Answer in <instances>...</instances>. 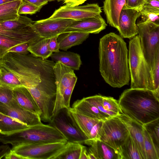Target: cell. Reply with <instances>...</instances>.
Here are the masks:
<instances>
[{
	"label": "cell",
	"instance_id": "cell-1",
	"mask_svg": "<svg viewBox=\"0 0 159 159\" xmlns=\"http://www.w3.org/2000/svg\"><path fill=\"white\" fill-rule=\"evenodd\" d=\"M99 70L105 81L113 88L128 85L130 73L128 49L122 37L114 33L100 39Z\"/></svg>",
	"mask_w": 159,
	"mask_h": 159
},
{
	"label": "cell",
	"instance_id": "cell-2",
	"mask_svg": "<svg viewBox=\"0 0 159 159\" xmlns=\"http://www.w3.org/2000/svg\"><path fill=\"white\" fill-rule=\"evenodd\" d=\"M118 102L123 113L143 125L159 118V93L154 91L127 89Z\"/></svg>",
	"mask_w": 159,
	"mask_h": 159
},
{
	"label": "cell",
	"instance_id": "cell-3",
	"mask_svg": "<svg viewBox=\"0 0 159 159\" xmlns=\"http://www.w3.org/2000/svg\"><path fill=\"white\" fill-rule=\"evenodd\" d=\"M128 62L131 80L130 88L154 91L152 70L143 56L138 35L129 41Z\"/></svg>",
	"mask_w": 159,
	"mask_h": 159
},
{
	"label": "cell",
	"instance_id": "cell-4",
	"mask_svg": "<svg viewBox=\"0 0 159 159\" xmlns=\"http://www.w3.org/2000/svg\"><path fill=\"white\" fill-rule=\"evenodd\" d=\"M136 25L142 51L152 70L155 57L159 52V24L141 20Z\"/></svg>",
	"mask_w": 159,
	"mask_h": 159
},
{
	"label": "cell",
	"instance_id": "cell-5",
	"mask_svg": "<svg viewBox=\"0 0 159 159\" xmlns=\"http://www.w3.org/2000/svg\"><path fill=\"white\" fill-rule=\"evenodd\" d=\"M67 142L23 143L12 147L11 150L24 159H53Z\"/></svg>",
	"mask_w": 159,
	"mask_h": 159
},
{
	"label": "cell",
	"instance_id": "cell-6",
	"mask_svg": "<svg viewBox=\"0 0 159 159\" xmlns=\"http://www.w3.org/2000/svg\"><path fill=\"white\" fill-rule=\"evenodd\" d=\"M20 137L24 143L67 142L66 139L56 129L49 124L42 123L22 130Z\"/></svg>",
	"mask_w": 159,
	"mask_h": 159
},
{
	"label": "cell",
	"instance_id": "cell-7",
	"mask_svg": "<svg viewBox=\"0 0 159 159\" xmlns=\"http://www.w3.org/2000/svg\"><path fill=\"white\" fill-rule=\"evenodd\" d=\"M129 135L128 129L117 116L103 121L98 139L120 153V146Z\"/></svg>",
	"mask_w": 159,
	"mask_h": 159
},
{
	"label": "cell",
	"instance_id": "cell-8",
	"mask_svg": "<svg viewBox=\"0 0 159 159\" xmlns=\"http://www.w3.org/2000/svg\"><path fill=\"white\" fill-rule=\"evenodd\" d=\"M49 125L61 133L67 142L84 143L87 140L69 114L67 108H62L53 115Z\"/></svg>",
	"mask_w": 159,
	"mask_h": 159
},
{
	"label": "cell",
	"instance_id": "cell-9",
	"mask_svg": "<svg viewBox=\"0 0 159 159\" xmlns=\"http://www.w3.org/2000/svg\"><path fill=\"white\" fill-rule=\"evenodd\" d=\"M102 12L101 7L98 3L73 7L65 5L56 10L48 18H62L78 20L95 16Z\"/></svg>",
	"mask_w": 159,
	"mask_h": 159
},
{
	"label": "cell",
	"instance_id": "cell-10",
	"mask_svg": "<svg viewBox=\"0 0 159 159\" xmlns=\"http://www.w3.org/2000/svg\"><path fill=\"white\" fill-rule=\"evenodd\" d=\"M74 20L62 18H48L34 21L31 26L41 37L51 38L63 33Z\"/></svg>",
	"mask_w": 159,
	"mask_h": 159
},
{
	"label": "cell",
	"instance_id": "cell-11",
	"mask_svg": "<svg viewBox=\"0 0 159 159\" xmlns=\"http://www.w3.org/2000/svg\"><path fill=\"white\" fill-rule=\"evenodd\" d=\"M53 70L57 90L56 98L52 116L61 109V101L64 93L75 75L74 70L59 61L55 62Z\"/></svg>",
	"mask_w": 159,
	"mask_h": 159
},
{
	"label": "cell",
	"instance_id": "cell-12",
	"mask_svg": "<svg viewBox=\"0 0 159 159\" xmlns=\"http://www.w3.org/2000/svg\"><path fill=\"white\" fill-rule=\"evenodd\" d=\"M67 110L69 114L87 140L99 139L103 121L82 115L71 107L68 108Z\"/></svg>",
	"mask_w": 159,
	"mask_h": 159
},
{
	"label": "cell",
	"instance_id": "cell-13",
	"mask_svg": "<svg viewBox=\"0 0 159 159\" xmlns=\"http://www.w3.org/2000/svg\"><path fill=\"white\" fill-rule=\"evenodd\" d=\"M0 112L18 120L28 126L42 123L39 115L25 109L15 99L8 105L0 102Z\"/></svg>",
	"mask_w": 159,
	"mask_h": 159
},
{
	"label": "cell",
	"instance_id": "cell-14",
	"mask_svg": "<svg viewBox=\"0 0 159 159\" xmlns=\"http://www.w3.org/2000/svg\"><path fill=\"white\" fill-rule=\"evenodd\" d=\"M141 15L139 10L134 8L122 9L119 16L117 29L121 37L131 39L138 35L136 22Z\"/></svg>",
	"mask_w": 159,
	"mask_h": 159
},
{
	"label": "cell",
	"instance_id": "cell-15",
	"mask_svg": "<svg viewBox=\"0 0 159 159\" xmlns=\"http://www.w3.org/2000/svg\"><path fill=\"white\" fill-rule=\"evenodd\" d=\"M107 26L105 20L100 14L92 17L74 20L63 33L76 32L97 34L104 30Z\"/></svg>",
	"mask_w": 159,
	"mask_h": 159
},
{
	"label": "cell",
	"instance_id": "cell-16",
	"mask_svg": "<svg viewBox=\"0 0 159 159\" xmlns=\"http://www.w3.org/2000/svg\"><path fill=\"white\" fill-rule=\"evenodd\" d=\"M88 159H121L120 152L99 139L87 140Z\"/></svg>",
	"mask_w": 159,
	"mask_h": 159
},
{
	"label": "cell",
	"instance_id": "cell-17",
	"mask_svg": "<svg viewBox=\"0 0 159 159\" xmlns=\"http://www.w3.org/2000/svg\"><path fill=\"white\" fill-rule=\"evenodd\" d=\"M118 116L128 129L129 134L138 147L143 159H146L143 141V125L123 113Z\"/></svg>",
	"mask_w": 159,
	"mask_h": 159
},
{
	"label": "cell",
	"instance_id": "cell-18",
	"mask_svg": "<svg viewBox=\"0 0 159 159\" xmlns=\"http://www.w3.org/2000/svg\"><path fill=\"white\" fill-rule=\"evenodd\" d=\"M13 93L15 99L21 107L40 116L41 111L26 88L21 86L15 88L13 89Z\"/></svg>",
	"mask_w": 159,
	"mask_h": 159
},
{
	"label": "cell",
	"instance_id": "cell-19",
	"mask_svg": "<svg viewBox=\"0 0 159 159\" xmlns=\"http://www.w3.org/2000/svg\"><path fill=\"white\" fill-rule=\"evenodd\" d=\"M72 107L77 112L82 115L100 120L104 121L111 117L101 111L84 98L75 101Z\"/></svg>",
	"mask_w": 159,
	"mask_h": 159
},
{
	"label": "cell",
	"instance_id": "cell-20",
	"mask_svg": "<svg viewBox=\"0 0 159 159\" xmlns=\"http://www.w3.org/2000/svg\"><path fill=\"white\" fill-rule=\"evenodd\" d=\"M126 0H104L103 10L107 23L117 29L120 12L125 5Z\"/></svg>",
	"mask_w": 159,
	"mask_h": 159
},
{
	"label": "cell",
	"instance_id": "cell-21",
	"mask_svg": "<svg viewBox=\"0 0 159 159\" xmlns=\"http://www.w3.org/2000/svg\"><path fill=\"white\" fill-rule=\"evenodd\" d=\"M0 35L33 43L42 38L35 31L31 25L22 30L11 31L4 29L0 24Z\"/></svg>",
	"mask_w": 159,
	"mask_h": 159
},
{
	"label": "cell",
	"instance_id": "cell-22",
	"mask_svg": "<svg viewBox=\"0 0 159 159\" xmlns=\"http://www.w3.org/2000/svg\"><path fill=\"white\" fill-rule=\"evenodd\" d=\"M89 34V33L76 32L60 34L57 38L60 49L66 51L72 47L82 44Z\"/></svg>",
	"mask_w": 159,
	"mask_h": 159
},
{
	"label": "cell",
	"instance_id": "cell-23",
	"mask_svg": "<svg viewBox=\"0 0 159 159\" xmlns=\"http://www.w3.org/2000/svg\"><path fill=\"white\" fill-rule=\"evenodd\" d=\"M50 57L52 61L60 62L73 70H79L82 64L80 55L73 52L59 51L52 53Z\"/></svg>",
	"mask_w": 159,
	"mask_h": 159
},
{
	"label": "cell",
	"instance_id": "cell-24",
	"mask_svg": "<svg viewBox=\"0 0 159 159\" xmlns=\"http://www.w3.org/2000/svg\"><path fill=\"white\" fill-rule=\"evenodd\" d=\"M23 0H17L0 5V23L18 19L19 7Z\"/></svg>",
	"mask_w": 159,
	"mask_h": 159
},
{
	"label": "cell",
	"instance_id": "cell-25",
	"mask_svg": "<svg viewBox=\"0 0 159 159\" xmlns=\"http://www.w3.org/2000/svg\"><path fill=\"white\" fill-rule=\"evenodd\" d=\"M121 159H143L138 147L129 134L120 146Z\"/></svg>",
	"mask_w": 159,
	"mask_h": 159
},
{
	"label": "cell",
	"instance_id": "cell-26",
	"mask_svg": "<svg viewBox=\"0 0 159 159\" xmlns=\"http://www.w3.org/2000/svg\"><path fill=\"white\" fill-rule=\"evenodd\" d=\"M30 127L16 119L0 112V133L13 132Z\"/></svg>",
	"mask_w": 159,
	"mask_h": 159
},
{
	"label": "cell",
	"instance_id": "cell-27",
	"mask_svg": "<svg viewBox=\"0 0 159 159\" xmlns=\"http://www.w3.org/2000/svg\"><path fill=\"white\" fill-rule=\"evenodd\" d=\"M84 147L81 143L67 142L65 147L53 159H79Z\"/></svg>",
	"mask_w": 159,
	"mask_h": 159
},
{
	"label": "cell",
	"instance_id": "cell-28",
	"mask_svg": "<svg viewBox=\"0 0 159 159\" xmlns=\"http://www.w3.org/2000/svg\"><path fill=\"white\" fill-rule=\"evenodd\" d=\"M50 39L41 38L31 45L28 48V51L37 57L43 59H47L52 53L49 48Z\"/></svg>",
	"mask_w": 159,
	"mask_h": 159
},
{
	"label": "cell",
	"instance_id": "cell-29",
	"mask_svg": "<svg viewBox=\"0 0 159 159\" xmlns=\"http://www.w3.org/2000/svg\"><path fill=\"white\" fill-rule=\"evenodd\" d=\"M34 22L26 16L20 15L16 20L6 21L0 24L6 30L19 31L25 29L33 24Z\"/></svg>",
	"mask_w": 159,
	"mask_h": 159
},
{
	"label": "cell",
	"instance_id": "cell-30",
	"mask_svg": "<svg viewBox=\"0 0 159 159\" xmlns=\"http://www.w3.org/2000/svg\"><path fill=\"white\" fill-rule=\"evenodd\" d=\"M23 86L18 77L3 67H0V87L13 89Z\"/></svg>",
	"mask_w": 159,
	"mask_h": 159
},
{
	"label": "cell",
	"instance_id": "cell-31",
	"mask_svg": "<svg viewBox=\"0 0 159 159\" xmlns=\"http://www.w3.org/2000/svg\"><path fill=\"white\" fill-rule=\"evenodd\" d=\"M143 136L146 159H159L158 152L147 131L143 127Z\"/></svg>",
	"mask_w": 159,
	"mask_h": 159
},
{
	"label": "cell",
	"instance_id": "cell-32",
	"mask_svg": "<svg viewBox=\"0 0 159 159\" xmlns=\"http://www.w3.org/2000/svg\"><path fill=\"white\" fill-rule=\"evenodd\" d=\"M102 106L104 109L111 117L119 115L122 113L118 101L111 97H102Z\"/></svg>",
	"mask_w": 159,
	"mask_h": 159
},
{
	"label": "cell",
	"instance_id": "cell-33",
	"mask_svg": "<svg viewBox=\"0 0 159 159\" xmlns=\"http://www.w3.org/2000/svg\"><path fill=\"white\" fill-rule=\"evenodd\" d=\"M151 138L157 151L159 152V118L143 125Z\"/></svg>",
	"mask_w": 159,
	"mask_h": 159
},
{
	"label": "cell",
	"instance_id": "cell-34",
	"mask_svg": "<svg viewBox=\"0 0 159 159\" xmlns=\"http://www.w3.org/2000/svg\"><path fill=\"white\" fill-rule=\"evenodd\" d=\"M24 42H26L0 35V59L5 56L11 48Z\"/></svg>",
	"mask_w": 159,
	"mask_h": 159
},
{
	"label": "cell",
	"instance_id": "cell-35",
	"mask_svg": "<svg viewBox=\"0 0 159 159\" xmlns=\"http://www.w3.org/2000/svg\"><path fill=\"white\" fill-rule=\"evenodd\" d=\"M139 11L142 20H148L159 24V10L143 7Z\"/></svg>",
	"mask_w": 159,
	"mask_h": 159
},
{
	"label": "cell",
	"instance_id": "cell-36",
	"mask_svg": "<svg viewBox=\"0 0 159 159\" xmlns=\"http://www.w3.org/2000/svg\"><path fill=\"white\" fill-rule=\"evenodd\" d=\"M77 78L75 75L73 78L69 87L66 89L63 95L61 101V109L70 107V102L73 91L76 84Z\"/></svg>",
	"mask_w": 159,
	"mask_h": 159
},
{
	"label": "cell",
	"instance_id": "cell-37",
	"mask_svg": "<svg viewBox=\"0 0 159 159\" xmlns=\"http://www.w3.org/2000/svg\"><path fill=\"white\" fill-rule=\"evenodd\" d=\"M15 99L13 89L5 87H0V102L8 105Z\"/></svg>",
	"mask_w": 159,
	"mask_h": 159
},
{
	"label": "cell",
	"instance_id": "cell-38",
	"mask_svg": "<svg viewBox=\"0 0 159 159\" xmlns=\"http://www.w3.org/2000/svg\"><path fill=\"white\" fill-rule=\"evenodd\" d=\"M42 7L36 6L23 0L18 9V14L19 15L26 14L32 15L39 11Z\"/></svg>",
	"mask_w": 159,
	"mask_h": 159
},
{
	"label": "cell",
	"instance_id": "cell-39",
	"mask_svg": "<svg viewBox=\"0 0 159 159\" xmlns=\"http://www.w3.org/2000/svg\"><path fill=\"white\" fill-rule=\"evenodd\" d=\"M155 90L159 91V52L157 53L152 70Z\"/></svg>",
	"mask_w": 159,
	"mask_h": 159
},
{
	"label": "cell",
	"instance_id": "cell-40",
	"mask_svg": "<svg viewBox=\"0 0 159 159\" xmlns=\"http://www.w3.org/2000/svg\"><path fill=\"white\" fill-rule=\"evenodd\" d=\"M33 44L29 42L22 43L11 48L7 51V52H13L23 54L29 53L28 48Z\"/></svg>",
	"mask_w": 159,
	"mask_h": 159
},
{
	"label": "cell",
	"instance_id": "cell-41",
	"mask_svg": "<svg viewBox=\"0 0 159 159\" xmlns=\"http://www.w3.org/2000/svg\"><path fill=\"white\" fill-rule=\"evenodd\" d=\"M146 0H126L123 8H134L139 10Z\"/></svg>",
	"mask_w": 159,
	"mask_h": 159
},
{
	"label": "cell",
	"instance_id": "cell-42",
	"mask_svg": "<svg viewBox=\"0 0 159 159\" xmlns=\"http://www.w3.org/2000/svg\"><path fill=\"white\" fill-rule=\"evenodd\" d=\"M58 36H55L50 39L49 43V48L52 52H57L59 51V46L57 40Z\"/></svg>",
	"mask_w": 159,
	"mask_h": 159
},
{
	"label": "cell",
	"instance_id": "cell-43",
	"mask_svg": "<svg viewBox=\"0 0 159 159\" xmlns=\"http://www.w3.org/2000/svg\"><path fill=\"white\" fill-rule=\"evenodd\" d=\"M143 7L159 10V0H146Z\"/></svg>",
	"mask_w": 159,
	"mask_h": 159
},
{
	"label": "cell",
	"instance_id": "cell-44",
	"mask_svg": "<svg viewBox=\"0 0 159 159\" xmlns=\"http://www.w3.org/2000/svg\"><path fill=\"white\" fill-rule=\"evenodd\" d=\"M5 159H24V158L17 154L11 149L4 155Z\"/></svg>",
	"mask_w": 159,
	"mask_h": 159
},
{
	"label": "cell",
	"instance_id": "cell-45",
	"mask_svg": "<svg viewBox=\"0 0 159 159\" xmlns=\"http://www.w3.org/2000/svg\"><path fill=\"white\" fill-rule=\"evenodd\" d=\"M86 0H64V3L67 6L73 7L82 4Z\"/></svg>",
	"mask_w": 159,
	"mask_h": 159
},
{
	"label": "cell",
	"instance_id": "cell-46",
	"mask_svg": "<svg viewBox=\"0 0 159 159\" xmlns=\"http://www.w3.org/2000/svg\"><path fill=\"white\" fill-rule=\"evenodd\" d=\"M38 7H43L48 3L47 0H23Z\"/></svg>",
	"mask_w": 159,
	"mask_h": 159
},
{
	"label": "cell",
	"instance_id": "cell-47",
	"mask_svg": "<svg viewBox=\"0 0 159 159\" xmlns=\"http://www.w3.org/2000/svg\"><path fill=\"white\" fill-rule=\"evenodd\" d=\"M79 159H88V151L85 146L84 148L81 152Z\"/></svg>",
	"mask_w": 159,
	"mask_h": 159
},
{
	"label": "cell",
	"instance_id": "cell-48",
	"mask_svg": "<svg viewBox=\"0 0 159 159\" xmlns=\"http://www.w3.org/2000/svg\"><path fill=\"white\" fill-rule=\"evenodd\" d=\"M17 0H0V5Z\"/></svg>",
	"mask_w": 159,
	"mask_h": 159
},
{
	"label": "cell",
	"instance_id": "cell-49",
	"mask_svg": "<svg viewBox=\"0 0 159 159\" xmlns=\"http://www.w3.org/2000/svg\"><path fill=\"white\" fill-rule=\"evenodd\" d=\"M48 2H51V1H54L55 0H47Z\"/></svg>",
	"mask_w": 159,
	"mask_h": 159
},
{
	"label": "cell",
	"instance_id": "cell-50",
	"mask_svg": "<svg viewBox=\"0 0 159 159\" xmlns=\"http://www.w3.org/2000/svg\"><path fill=\"white\" fill-rule=\"evenodd\" d=\"M57 0L58 2H60V1L64 0Z\"/></svg>",
	"mask_w": 159,
	"mask_h": 159
}]
</instances>
